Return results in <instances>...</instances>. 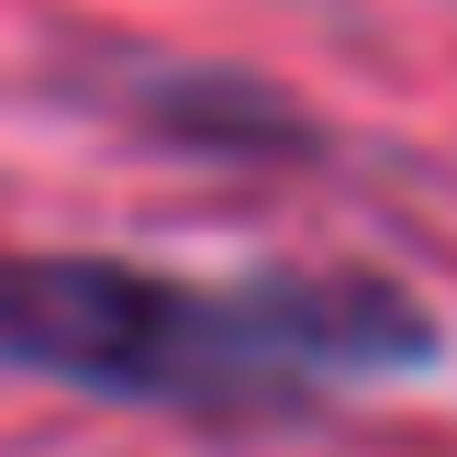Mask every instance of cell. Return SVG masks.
<instances>
[{
  "instance_id": "cell-1",
  "label": "cell",
  "mask_w": 457,
  "mask_h": 457,
  "mask_svg": "<svg viewBox=\"0 0 457 457\" xmlns=\"http://www.w3.org/2000/svg\"><path fill=\"white\" fill-rule=\"evenodd\" d=\"M446 357V312L391 268H290L257 257L235 279L134 268L89 245L0 257V369L56 379L79 402H145L201 424H302L335 391H379Z\"/></svg>"
},
{
  "instance_id": "cell-2",
  "label": "cell",
  "mask_w": 457,
  "mask_h": 457,
  "mask_svg": "<svg viewBox=\"0 0 457 457\" xmlns=\"http://www.w3.org/2000/svg\"><path fill=\"white\" fill-rule=\"evenodd\" d=\"M112 112H123L156 156H190V168H324V112L290 101L268 67L145 56V67H123Z\"/></svg>"
}]
</instances>
